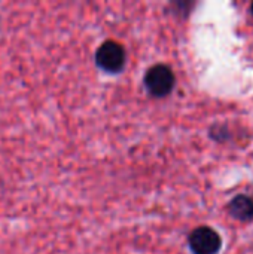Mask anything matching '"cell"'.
I'll list each match as a JSON object with an SVG mask.
<instances>
[{
  "instance_id": "obj_1",
  "label": "cell",
  "mask_w": 253,
  "mask_h": 254,
  "mask_svg": "<svg viewBox=\"0 0 253 254\" xmlns=\"http://www.w3.org/2000/svg\"><path fill=\"white\" fill-rule=\"evenodd\" d=\"M176 83L173 70L166 64H157L151 67L145 74V88L146 91L157 98L167 97Z\"/></svg>"
},
{
  "instance_id": "obj_2",
  "label": "cell",
  "mask_w": 253,
  "mask_h": 254,
  "mask_svg": "<svg viewBox=\"0 0 253 254\" xmlns=\"http://www.w3.org/2000/svg\"><path fill=\"white\" fill-rule=\"evenodd\" d=\"M125 49L116 42H104L95 52L97 65L107 73H118L125 65Z\"/></svg>"
},
{
  "instance_id": "obj_4",
  "label": "cell",
  "mask_w": 253,
  "mask_h": 254,
  "mask_svg": "<svg viewBox=\"0 0 253 254\" xmlns=\"http://www.w3.org/2000/svg\"><path fill=\"white\" fill-rule=\"evenodd\" d=\"M228 213L231 217L240 220V222H249L253 219V199L246 195H239L236 196L230 205H228Z\"/></svg>"
},
{
  "instance_id": "obj_3",
  "label": "cell",
  "mask_w": 253,
  "mask_h": 254,
  "mask_svg": "<svg viewBox=\"0 0 253 254\" xmlns=\"http://www.w3.org/2000/svg\"><path fill=\"white\" fill-rule=\"evenodd\" d=\"M189 249L194 254H218L222 247V240L216 231L209 226H200L189 235Z\"/></svg>"
},
{
  "instance_id": "obj_5",
  "label": "cell",
  "mask_w": 253,
  "mask_h": 254,
  "mask_svg": "<svg viewBox=\"0 0 253 254\" xmlns=\"http://www.w3.org/2000/svg\"><path fill=\"white\" fill-rule=\"evenodd\" d=\"M251 9H252V12H253V6H252V7H251Z\"/></svg>"
}]
</instances>
